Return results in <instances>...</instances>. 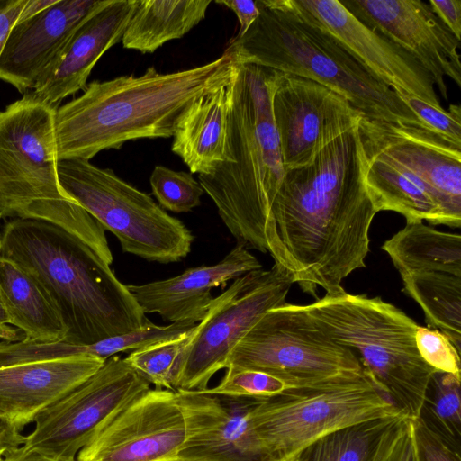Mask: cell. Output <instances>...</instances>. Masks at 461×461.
Wrapping results in <instances>:
<instances>
[{
	"label": "cell",
	"instance_id": "f1b7e54d",
	"mask_svg": "<svg viewBox=\"0 0 461 461\" xmlns=\"http://www.w3.org/2000/svg\"><path fill=\"white\" fill-rule=\"evenodd\" d=\"M402 415L372 419L333 430L302 449L298 460L369 461L383 433Z\"/></svg>",
	"mask_w": 461,
	"mask_h": 461
},
{
	"label": "cell",
	"instance_id": "2e32d148",
	"mask_svg": "<svg viewBox=\"0 0 461 461\" xmlns=\"http://www.w3.org/2000/svg\"><path fill=\"white\" fill-rule=\"evenodd\" d=\"M294 3L385 85L442 108L431 75L418 60L368 28L339 1L294 0Z\"/></svg>",
	"mask_w": 461,
	"mask_h": 461
},
{
	"label": "cell",
	"instance_id": "d6986e66",
	"mask_svg": "<svg viewBox=\"0 0 461 461\" xmlns=\"http://www.w3.org/2000/svg\"><path fill=\"white\" fill-rule=\"evenodd\" d=\"M111 0H57L12 28L0 55V80L25 94L75 31Z\"/></svg>",
	"mask_w": 461,
	"mask_h": 461
},
{
	"label": "cell",
	"instance_id": "836d02e7",
	"mask_svg": "<svg viewBox=\"0 0 461 461\" xmlns=\"http://www.w3.org/2000/svg\"><path fill=\"white\" fill-rule=\"evenodd\" d=\"M426 128L461 146V108L450 104L447 111L437 108L413 95L395 90Z\"/></svg>",
	"mask_w": 461,
	"mask_h": 461
},
{
	"label": "cell",
	"instance_id": "83f0119b",
	"mask_svg": "<svg viewBox=\"0 0 461 461\" xmlns=\"http://www.w3.org/2000/svg\"><path fill=\"white\" fill-rule=\"evenodd\" d=\"M403 291L422 309L429 328L443 333L461 350V276L443 271L401 276Z\"/></svg>",
	"mask_w": 461,
	"mask_h": 461
},
{
	"label": "cell",
	"instance_id": "ee69618b",
	"mask_svg": "<svg viewBox=\"0 0 461 461\" xmlns=\"http://www.w3.org/2000/svg\"><path fill=\"white\" fill-rule=\"evenodd\" d=\"M3 461H58L42 456L39 453L28 451L22 446L15 451L9 453ZM77 461V460H75Z\"/></svg>",
	"mask_w": 461,
	"mask_h": 461
},
{
	"label": "cell",
	"instance_id": "74e56055",
	"mask_svg": "<svg viewBox=\"0 0 461 461\" xmlns=\"http://www.w3.org/2000/svg\"><path fill=\"white\" fill-rule=\"evenodd\" d=\"M429 5L444 25L461 40V1L429 0Z\"/></svg>",
	"mask_w": 461,
	"mask_h": 461
},
{
	"label": "cell",
	"instance_id": "d4e9b609",
	"mask_svg": "<svg viewBox=\"0 0 461 461\" xmlns=\"http://www.w3.org/2000/svg\"><path fill=\"white\" fill-rule=\"evenodd\" d=\"M0 297L10 324L24 339L56 342L64 340L66 329L57 310L36 282L14 263L0 258Z\"/></svg>",
	"mask_w": 461,
	"mask_h": 461
},
{
	"label": "cell",
	"instance_id": "c3c4849f",
	"mask_svg": "<svg viewBox=\"0 0 461 461\" xmlns=\"http://www.w3.org/2000/svg\"><path fill=\"white\" fill-rule=\"evenodd\" d=\"M0 219H2V218H1V215H0Z\"/></svg>",
	"mask_w": 461,
	"mask_h": 461
},
{
	"label": "cell",
	"instance_id": "603a6c76",
	"mask_svg": "<svg viewBox=\"0 0 461 461\" xmlns=\"http://www.w3.org/2000/svg\"><path fill=\"white\" fill-rule=\"evenodd\" d=\"M231 79L196 97L176 120L171 149L191 173L210 175L221 164L234 162L230 148Z\"/></svg>",
	"mask_w": 461,
	"mask_h": 461
},
{
	"label": "cell",
	"instance_id": "52a82bcc",
	"mask_svg": "<svg viewBox=\"0 0 461 461\" xmlns=\"http://www.w3.org/2000/svg\"><path fill=\"white\" fill-rule=\"evenodd\" d=\"M337 343L352 350L376 389L403 415L416 419L432 376L415 335L419 324L380 297L345 290L301 305Z\"/></svg>",
	"mask_w": 461,
	"mask_h": 461
},
{
	"label": "cell",
	"instance_id": "8d00e7d4",
	"mask_svg": "<svg viewBox=\"0 0 461 461\" xmlns=\"http://www.w3.org/2000/svg\"><path fill=\"white\" fill-rule=\"evenodd\" d=\"M415 461H461V447L436 434L419 420L411 419Z\"/></svg>",
	"mask_w": 461,
	"mask_h": 461
},
{
	"label": "cell",
	"instance_id": "484cf974",
	"mask_svg": "<svg viewBox=\"0 0 461 461\" xmlns=\"http://www.w3.org/2000/svg\"><path fill=\"white\" fill-rule=\"evenodd\" d=\"M211 0H138L122 37L123 48L153 53L205 18Z\"/></svg>",
	"mask_w": 461,
	"mask_h": 461
},
{
	"label": "cell",
	"instance_id": "e0dca14e",
	"mask_svg": "<svg viewBox=\"0 0 461 461\" xmlns=\"http://www.w3.org/2000/svg\"><path fill=\"white\" fill-rule=\"evenodd\" d=\"M272 113L285 169L308 164L330 132L362 115L326 86L289 74L273 94Z\"/></svg>",
	"mask_w": 461,
	"mask_h": 461
},
{
	"label": "cell",
	"instance_id": "4dcf8cb0",
	"mask_svg": "<svg viewBox=\"0 0 461 461\" xmlns=\"http://www.w3.org/2000/svg\"><path fill=\"white\" fill-rule=\"evenodd\" d=\"M193 329L180 338L135 349L124 360L156 389L176 391L183 352Z\"/></svg>",
	"mask_w": 461,
	"mask_h": 461
},
{
	"label": "cell",
	"instance_id": "d6a6232c",
	"mask_svg": "<svg viewBox=\"0 0 461 461\" xmlns=\"http://www.w3.org/2000/svg\"><path fill=\"white\" fill-rule=\"evenodd\" d=\"M226 370L216 386L197 392L230 397L267 398L289 388L279 378L264 372L249 369Z\"/></svg>",
	"mask_w": 461,
	"mask_h": 461
},
{
	"label": "cell",
	"instance_id": "6da1fadb",
	"mask_svg": "<svg viewBox=\"0 0 461 461\" xmlns=\"http://www.w3.org/2000/svg\"><path fill=\"white\" fill-rule=\"evenodd\" d=\"M359 117L330 132L308 164L285 169L271 207L272 258L316 299L319 287L342 292L369 252L377 212L365 181Z\"/></svg>",
	"mask_w": 461,
	"mask_h": 461
},
{
	"label": "cell",
	"instance_id": "7dc6e473",
	"mask_svg": "<svg viewBox=\"0 0 461 461\" xmlns=\"http://www.w3.org/2000/svg\"><path fill=\"white\" fill-rule=\"evenodd\" d=\"M170 461H179V460H170Z\"/></svg>",
	"mask_w": 461,
	"mask_h": 461
},
{
	"label": "cell",
	"instance_id": "bcb514c9",
	"mask_svg": "<svg viewBox=\"0 0 461 461\" xmlns=\"http://www.w3.org/2000/svg\"><path fill=\"white\" fill-rule=\"evenodd\" d=\"M5 456L6 453L3 450H0V461H3Z\"/></svg>",
	"mask_w": 461,
	"mask_h": 461
},
{
	"label": "cell",
	"instance_id": "277c9868",
	"mask_svg": "<svg viewBox=\"0 0 461 461\" xmlns=\"http://www.w3.org/2000/svg\"><path fill=\"white\" fill-rule=\"evenodd\" d=\"M284 73L235 62L230 95V148L223 163L198 182L221 221L246 249L274 252L271 207L285 176L272 96Z\"/></svg>",
	"mask_w": 461,
	"mask_h": 461
},
{
	"label": "cell",
	"instance_id": "d590c367",
	"mask_svg": "<svg viewBox=\"0 0 461 461\" xmlns=\"http://www.w3.org/2000/svg\"><path fill=\"white\" fill-rule=\"evenodd\" d=\"M369 461H415L411 419L402 415L381 436Z\"/></svg>",
	"mask_w": 461,
	"mask_h": 461
},
{
	"label": "cell",
	"instance_id": "cb8c5ba5",
	"mask_svg": "<svg viewBox=\"0 0 461 461\" xmlns=\"http://www.w3.org/2000/svg\"><path fill=\"white\" fill-rule=\"evenodd\" d=\"M361 143V142H360ZM365 181L377 212L392 211L406 221L447 225L443 211L432 194L410 172L389 158L361 144Z\"/></svg>",
	"mask_w": 461,
	"mask_h": 461
},
{
	"label": "cell",
	"instance_id": "e575fe53",
	"mask_svg": "<svg viewBox=\"0 0 461 461\" xmlns=\"http://www.w3.org/2000/svg\"><path fill=\"white\" fill-rule=\"evenodd\" d=\"M415 340L420 355L432 368L461 376L460 351L443 333L419 326Z\"/></svg>",
	"mask_w": 461,
	"mask_h": 461
},
{
	"label": "cell",
	"instance_id": "5bb4252c",
	"mask_svg": "<svg viewBox=\"0 0 461 461\" xmlns=\"http://www.w3.org/2000/svg\"><path fill=\"white\" fill-rule=\"evenodd\" d=\"M362 145L410 172L432 194L447 221L461 226V146L427 128L360 115Z\"/></svg>",
	"mask_w": 461,
	"mask_h": 461
},
{
	"label": "cell",
	"instance_id": "ab89813d",
	"mask_svg": "<svg viewBox=\"0 0 461 461\" xmlns=\"http://www.w3.org/2000/svg\"><path fill=\"white\" fill-rule=\"evenodd\" d=\"M27 0H0V55Z\"/></svg>",
	"mask_w": 461,
	"mask_h": 461
},
{
	"label": "cell",
	"instance_id": "7c38bea8",
	"mask_svg": "<svg viewBox=\"0 0 461 461\" xmlns=\"http://www.w3.org/2000/svg\"><path fill=\"white\" fill-rule=\"evenodd\" d=\"M151 384L118 355L35 419L24 449L58 461H75L91 438Z\"/></svg>",
	"mask_w": 461,
	"mask_h": 461
},
{
	"label": "cell",
	"instance_id": "7a4b0ae2",
	"mask_svg": "<svg viewBox=\"0 0 461 461\" xmlns=\"http://www.w3.org/2000/svg\"><path fill=\"white\" fill-rule=\"evenodd\" d=\"M0 258L40 286L61 318L65 342L91 345L150 322L110 265L60 226L35 219L6 221L0 230Z\"/></svg>",
	"mask_w": 461,
	"mask_h": 461
},
{
	"label": "cell",
	"instance_id": "60d3db41",
	"mask_svg": "<svg viewBox=\"0 0 461 461\" xmlns=\"http://www.w3.org/2000/svg\"><path fill=\"white\" fill-rule=\"evenodd\" d=\"M25 436L21 430L0 417V450L12 453L23 446Z\"/></svg>",
	"mask_w": 461,
	"mask_h": 461
},
{
	"label": "cell",
	"instance_id": "7bdbcfd3",
	"mask_svg": "<svg viewBox=\"0 0 461 461\" xmlns=\"http://www.w3.org/2000/svg\"><path fill=\"white\" fill-rule=\"evenodd\" d=\"M56 2L57 0H27L16 23H21L35 16Z\"/></svg>",
	"mask_w": 461,
	"mask_h": 461
},
{
	"label": "cell",
	"instance_id": "5b68a950",
	"mask_svg": "<svg viewBox=\"0 0 461 461\" xmlns=\"http://www.w3.org/2000/svg\"><path fill=\"white\" fill-rule=\"evenodd\" d=\"M258 1V17L225 50L234 62L313 80L341 95L362 116L426 128L394 89L307 17L294 0Z\"/></svg>",
	"mask_w": 461,
	"mask_h": 461
},
{
	"label": "cell",
	"instance_id": "30bf717a",
	"mask_svg": "<svg viewBox=\"0 0 461 461\" xmlns=\"http://www.w3.org/2000/svg\"><path fill=\"white\" fill-rule=\"evenodd\" d=\"M225 369L264 372L289 388L366 375L352 350L332 339L301 305L286 302L254 323L233 348Z\"/></svg>",
	"mask_w": 461,
	"mask_h": 461
},
{
	"label": "cell",
	"instance_id": "8fae6325",
	"mask_svg": "<svg viewBox=\"0 0 461 461\" xmlns=\"http://www.w3.org/2000/svg\"><path fill=\"white\" fill-rule=\"evenodd\" d=\"M294 284V274L274 263L267 270H252L234 279L213 298L184 349L177 390L208 388L212 377L225 369L235 345L267 311L285 303Z\"/></svg>",
	"mask_w": 461,
	"mask_h": 461
},
{
	"label": "cell",
	"instance_id": "b9f144b4",
	"mask_svg": "<svg viewBox=\"0 0 461 461\" xmlns=\"http://www.w3.org/2000/svg\"><path fill=\"white\" fill-rule=\"evenodd\" d=\"M10 325L9 316L0 297V339L7 342L23 340L21 330Z\"/></svg>",
	"mask_w": 461,
	"mask_h": 461
},
{
	"label": "cell",
	"instance_id": "7402d4cb",
	"mask_svg": "<svg viewBox=\"0 0 461 461\" xmlns=\"http://www.w3.org/2000/svg\"><path fill=\"white\" fill-rule=\"evenodd\" d=\"M104 362L82 355L0 367V417L22 430L92 376Z\"/></svg>",
	"mask_w": 461,
	"mask_h": 461
},
{
	"label": "cell",
	"instance_id": "ac0fdd59",
	"mask_svg": "<svg viewBox=\"0 0 461 461\" xmlns=\"http://www.w3.org/2000/svg\"><path fill=\"white\" fill-rule=\"evenodd\" d=\"M188 435L179 461H263L251 436L249 415L265 398L230 397L177 390Z\"/></svg>",
	"mask_w": 461,
	"mask_h": 461
},
{
	"label": "cell",
	"instance_id": "f35d334b",
	"mask_svg": "<svg viewBox=\"0 0 461 461\" xmlns=\"http://www.w3.org/2000/svg\"><path fill=\"white\" fill-rule=\"evenodd\" d=\"M215 3L226 6L237 15L240 30L236 36L244 34L259 15L258 0H220Z\"/></svg>",
	"mask_w": 461,
	"mask_h": 461
},
{
	"label": "cell",
	"instance_id": "4fadbf2b",
	"mask_svg": "<svg viewBox=\"0 0 461 461\" xmlns=\"http://www.w3.org/2000/svg\"><path fill=\"white\" fill-rule=\"evenodd\" d=\"M187 435L185 411L177 391L150 388L103 426L76 460H177Z\"/></svg>",
	"mask_w": 461,
	"mask_h": 461
},
{
	"label": "cell",
	"instance_id": "44dd1931",
	"mask_svg": "<svg viewBox=\"0 0 461 461\" xmlns=\"http://www.w3.org/2000/svg\"><path fill=\"white\" fill-rule=\"evenodd\" d=\"M262 268L243 245L236 246L218 263L188 268L182 274L143 285H126L146 313H158L170 323L200 322L213 297L211 291L242 275Z\"/></svg>",
	"mask_w": 461,
	"mask_h": 461
},
{
	"label": "cell",
	"instance_id": "1f68e13d",
	"mask_svg": "<svg viewBox=\"0 0 461 461\" xmlns=\"http://www.w3.org/2000/svg\"><path fill=\"white\" fill-rule=\"evenodd\" d=\"M152 194L159 205L173 212H188L201 203L204 191L192 174L156 166L151 173Z\"/></svg>",
	"mask_w": 461,
	"mask_h": 461
},
{
	"label": "cell",
	"instance_id": "8992f818",
	"mask_svg": "<svg viewBox=\"0 0 461 461\" xmlns=\"http://www.w3.org/2000/svg\"><path fill=\"white\" fill-rule=\"evenodd\" d=\"M58 105L32 91L0 111V215L45 221L90 246L108 265L104 229L62 189L58 175Z\"/></svg>",
	"mask_w": 461,
	"mask_h": 461
},
{
	"label": "cell",
	"instance_id": "3957f363",
	"mask_svg": "<svg viewBox=\"0 0 461 461\" xmlns=\"http://www.w3.org/2000/svg\"><path fill=\"white\" fill-rule=\"evenodd\" d=\"M235 62L225 50L216 59L192 68L160 73L149 67L140 76L95 80L78 97L57 108L55 132L59 160H89L127 141L167 139L182 111L196 97L228 83Z\"/></svg>",
	"mask_w": 461,
	"mask_h": 461
},
{
	"label": "cell",
	"instance_id": "9c48e42d",
	"mask_svg": "<svg viewBox=\"0 0 461 461\" xmlns=\"http://www.w3.org/2000/svg\"><path fill=\"white\" fill-rule=\"evenodd\" d=\"M64 192L119 240L123 252L148 261L178 262L191 251L194 236L149 194L89 160H59Z\"/></svg>",
	"mask_w": 461,
	"mask_h": 461
},
{
	"label": "cell",
	"instance_id": "4316f807",
	"mask_svg": "<svg viewBox=\"0 0 461 461\" xmlns=\"http://www.w3.org/2000/svg\"><path fill=\"white\" fill-rule=\"evenodd\" d=\"M382 249L400 276L429 271L461 276L460 235L439 231L423 221H406L382 245Z\"/></svg>",
	"mask_w": 461,
	"mask_h": 461
},
{
	"label": "cell",
	"instance_id": "ba28073f",
	"mask_svg": "<svg viewBox=\"0 0 461 461\" xmlns=\"http://www.w3.org/2000/svg\"><path fill=\"white\" fill-rule=\"evenodd\" d=\"M400 412L366 375L290 387L261 400L249 415L263 461H282L338 429Z\"/></svg>",
	"mask_w": 461,
	"mask_h": 461
},
{
	"label": "cell",
	"instance_id": "9a60e30c",
	"mask_svg": "<svg viewBox=\"0 0 461 461\" xmlns=\"http://www.w3.org/2000/svg\"><path fill=\"white\" fill-rule=\"evenodd\" d=\"M368 28L411 54L431 75L447 100L445 77L461 87L460 41L422 0L339 1Z\"/></svg>",
	"mask_w": 461,
	"mask_h": 461
},
{
	"label": "cell",
	"instance_id": "f6af8a7d",
	"mask_svg": "<svg viewBox=\"0 0 461 461\" xmlns=\"http://www.w3.org/2000/svg\"><path fill=\"white\" fill-rule=\"evenodd\" d=\"M282 461H299L297 456H290L285 459H283Z\"/></svg>",
	"mask_w": 461,
	"mask_h": 461
},
{
	"label": "cell",
	"instance_id": "f546056e",
	"mask_svg": "<svg viewBox=\"0 0 461 461\" xmlns=\"http://www.w3.org/2000/svg\"><path fill=\"white\" fill-rule=\"evenodd\" d=\"M461 376L434 371L418 419L436 434L461 447Z\"/></svg>",
	"mask_w": 461,
	"mask_h": 461
},
{
	"label": "cell",
	"instance_id": "ffe728a7",
	"mask_svg": "<svg viewBox=\"0 0 461 461\" xmlns=\"http://www.w3.org/2000/svg\"><path fill=\"white\" fill-rule=\"evenodd\" d=\"M137 4L138 0H111L87 18L43 69L33 94L58 105L62 99L84 90L99 59L122 41Z\"/></svg>",
	"mask_w": 461,
	"mask_h": 461
}]
</instances>
